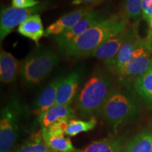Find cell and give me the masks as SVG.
Returning a JSON list of instances; mask_svg holds the SVG:
<instances>
[{
	"label": "cell",
	"mask_w": 152,
	"mask_h": 152,
	"mask_svg": "<svg viewBox=\"0 0 152 152\" xmlns=\"http://www.w3.org/2000/svg\"><path fill=\"white\" fill-rule=\"evenodd\" d=\"M41 2L39 0H12L11 7L14 8L26 9L35 7Z\"/></svg>",
	"instance_id": "obj_24"
},
{
	"label": "cell",
	"mask_w": 152,
	"mask_h": 152,
	"mask_svg": "<svg viewBox=\"0 0 152 152\" xmlns=\"http://www.w3.org/2000/svg\"><path fill=\"white\" fill-rule=\"evenodd\" d=\"M54 4V0H43L35 7L26 9L6 7L1 9L0 16V42H2L14 28L20 26L30 16L40 14Z\"/></svg>",
	"instance_id": "obj_7"
},
{
	"label": "cell",
	"mask_w": 152,
	"mask_h": 152,
	"mask_svg": "<svg viewBox=\"0 0 152 152\" xmlns=\"http://www.w3.org/2000/svg\"><path fill=\"white\" fill-rule=\"evenodd\" d=\"M123 140L121 137H108L93 141L82 149L75 152H123Z\"/></svg>",
	"instance_id": "obj_17"
},
{
	"label": "cell",
	"mask_w": 152,
	"mask_h": 152,
	"mask_svg": "<svg viewBox=\"0 0 152 152\" xmlns=\"http://www.w3.org/2000/svg\"><path fill=\"white\" fill-rule=\"evenodd\" d=\"M129 26L128 18L123 15H112L92 26L78 37L58 47L64 56L82 57L90 55L108 39Z\"/></svg>",
	"instance_id": "obj_1"
},
{
	"label": "cell",
	"mask_w": 152,
	"mask_h": 152,
	"mask_svg": "<svg viewBox=\"0 0 152 152\" xmlns=\"http://www.w3.org/2000/svg\"><path fill=\"white\" fill-rule=\"evenodd\" d=\"M81 73L74 71L62 77L56 94V105H70L79 89Z\"/></svg>",
	"instance_id": "obj_10"
},
{
	"label": "cell",
	"mask_w": 152,
	"mask_h": 152,
	"mask_svg": "<svg viewBox=\"0 0 152 152\" xmlns=\"http://www.w3.org/2000/svg\"><path fill=\"white\" fill-rule=\"evenodd\" d=\"M49 152H54V151H49Z\"/></svg>",
	"instance_id": "obj_28"
},
{
	"label": "cell",
	"mask_w": 152,
	"mask_h": 152,
	"mask_svg": "<svg viewBox=\"0 0 152 152\" xmlns=\"http://www.w3.org/2000/svg\"><path fill=\"white\" fill-rule=\"evenodd\" d=\"M142 37L138 32V22L130 25L126 37L115 58L106 64L111 73L116 75L132 58L133 54L142 40Z\"/></svg>",
	"instance_id": "obj_8"
},
{
	"label": "cell",
	"mask_w": 152,
	"mask_h": 152,
	"mask_svg": "<svg viewBox=\"0 0 152 152\" xmlns=\"http://www.w3.org/2000/svg\"><path fill=\"white\" fill-rule=\"evenodd\" d=\"M22 62L3 49L0 53V80L2 83H14L20 73Z\"/></svg>",
	"instance_id": "obj_13"
},
{
	"label": "cell",
	"mask_w": 152,
	"mask_h": 152,
	"mask_svg": "<svg viewBox=\"0 0 152 152\" xmlns=\"http://www.w3.org/2000/svg\"><path fill=\"white\" fill-rule=\"evenodd\" d=\"M92 11L90 7H84L68 13L57 19L56 21L49 26L45 30V37L56 36L61 35L73 28L75 25L85 15Z\"/></svg>",
	"instance_id": "obj_11"
},
{
	"label": "cell",
	"mask_w": 152,
	"mask_h": 152,
	"mask_svg": "<svg viewBox=\"0 0 152 152\" xmlns=\"http://www.w3.org/2000/svg\"><path fill=\"white\" fill-rule=\"evenodd\" d=\"M152 61V32H148L137 47L132 58L117 74L122 86L131 89L134 82L149 67Z\"/></svg>",
	"instance_id": "obj_5"
},
{
	"label": "cell",
	"mask_w": 152,
	"mask_h": 152,
	"mask_svg": "<svg viewBox=\"0 0 152 152\" xmlns=\"http://www.w3.org/2000/svg\"><path fill=\"white\" fill-rule=\"evenodd\" d=\"M96 123H97V121H96V118H92L87 121L71 119L68 123L65 134L68 137H74L81 132H89V131L94 130Z\"/></svg>",
	"instance_id": "obj_22"
},
{
	"label": "cell",
	"mask_w": 152,
	"mask_h": 152,
	"mask_svg": "<svg viewBox=\"0 0 152 152\" xmlns=\"http://www.w3.org/2000/svg\"><path fill=\"white\" fill-rule=\"evenodd\" d=\"M50 151L44 141L41 129L31 134L16 152H49Z\"/></svg>",
	"instance_id": "obj_21"
},
{
	"label": "cell",
	"mask_w": 152,
	"mask_h": 152,
	"mask_svg": "<svg viewBox=\"0 0 152 152\" xmlns=\"http://www.w3.org/2000/svg\"><path fill=\"white\" fill-rule=\"evenodd\" d=\"M18 33L38 45L45 34L40 14H35L26 19L18 27Z\"/></svg>",
	"instance_id": "obj_16"
},
{
	"label": "cell",
	"mask_w": 152,
	"mask_h": 152,
	"mask_svg": "<svg viewBox=\"0 0 152 152\" xmlns=\"http://www.w3.org/2000/svg\"><path fill=\"white\" fill-rule=\"evenodd\" d=\"M58 62V55L51 47H37L22 61L20 78L28 86L38 85L52 73Z\"/></svg>",
	"instance_id": "obj_4"
},
{
	"label": "cell",
	"mask_w": 152,
	"mask_h": 152,
	"mask_svg": "<svg viewBox=\"0 0 152 152\" xmlns=\"http://www.w3.org/2000/svg\"><path fill=\"white\" fill-rule=\"evenodd\" d=\"M75 118V111L70 105H56L55 104L38 116V122L41 128H46L53 123L61 120L71 121Z\"/></svg>",
	"instance_id": "obj_15"
},
{
	"label": "cell",
	"mask_w": 152,
	"mask_h": 152,
	"mask_svg": "<svg viewBox=\"0 0 152 152\" xmlns=\"http://www.w3.org/2000/svg\"><path fill=\"white\" fill-rule=\"evenodd\" d=\"M139 113L137 102L130 89L113 87L104 104L102 115L113 130L131 122Z\"/></svg>",
	"instance_id": "obj_3"
},
{
	"label": "cell",
	"mask_w": 152,
	"mask_h": 152,
	"mask_svg": "<svg viewBox=\"0 0 152 152\" xmlns=\"http://www.w3.org/2000/svg\"><path fill=\"white\" fill-rule=\"evenodd\" d=\"M152 16V0H143L142 4V18L147 23Z\"/></svg>",
	"instance_id": "obj_25"
},
{
	"label": "cell",
	"mask_w": 152,
	"mask_h": 152,
	"mask_svg": "<svg viewBox=\"0 0 152 152\" xmlns=\"http://www.w3.org/2000/svg\"><path fill=\"white\" fill-rule=\"evenodd\" d=\"M104 0H73V4L80 5V4H89L95 5L103 1Z\"/></svg>",
	"instance_id": "obj_26"
},
{
	"label": "cell",
	"mask_w": 152,
	"mask_h": 152,
	"mask_svg": "<svg viewBox=\"0 0 152 152\" xmlns=\"http://www.w3.org/2000/svg\"><path fill=\"white\" fill-rule=\"evenodd\" d=\"M42 137L47 147L54 152H75L77 150L74 148L71 139L66 135L42 134Z\"/></svg>",
	"instance_id": "obj_20"
},
{
	"label": "cell",
	"mask_w": 152,
	"mask_h": 152,
	"mask_svg": "<svg viewBox=\"0 0 152 152\" xmlns=\"http://www.w3.org/2000/svg\"><path fill=\"white\" fill-rule=\"evenodd\" d=\"M113 78L110 73L99 68L90 76L77 98V107L84 120L102 115L104 104L113 89Z\"/></svg>",
	"instance_id": "obj_2"
},
{
	"label": "cell",
	"mask_w": 152,
	"mask_h": 152,
	"mask_svg": "<svg viewBox=\"0 0 152 152\" xmlns=\"http://www.w3.org/2000/svg\"><path fill=\"white\" fill-rule=\"evenodd\" d=\"M106 17H104L99 11L92 10L80 19L73 28L54 37V39L58 47L61 46L64 43L71 40L73 38L78 37L90 29L92 26L102 21Z\"/></svg>",
	"instance_id": "obj_9"
},
{
	"label": "cell",
	"mask_w": 152,
	"mask_h": 152,
	"mask_svg": "<svg viewBox=\"0 0 152 152\" xmlns=\"http://www.w3.org/2000/svg\"><path fill=\"white\" fill-rule=\"evenodd\" d=\"M62 77L58 76L51 82L42 90L33 105V113L39 116L44 112L55 105L56 100V94Z\"/></svg>",
	"instance_id": "obj_14"
},
{
	"label": "cell",
	"mask_w": 152,
	"mask_h": 152,
	"mask_svg": "<svg viewBox=\"0 0 152 152\" xmlns=\"http://www.w3.org/2000/svg\"><path fill=\"white\" fill-rule=\"evenodd\" d=\"M128 27L123 31L108 39L96 50H94L90 56L104 61L106 64L111 62L118 54L120 49L124 42L128 33Z\"/></svg>",
	"instance_id": "obj_12"
},
{
	"label": "cell",
	"mask_w": 152,
	"mask_h": 152,
	"mask_svg": "<svg viewBox=\"0 0 152 152\" xmlns=\"http://www.w3.org/2000/svg\"><path fill=\"white\" fill-rule=\"evenodd\" d=\"M143 0H125V16L128 19L140 21L142 18V4Z\"/></svg>",
	"instance_id": "obj_23"
},
{
	"label": "cell",
	"mask_w": 152,
	"mask_h": 152,
	"mask_svg": "<svg viewBox=\"0 0 152 152\" xmlns=\"http://www.w3.org/2000/svg\"><path fill=\"white\" fill-rule=\"evenodd\" d=\"M148 23H149V31H151L152 32V16L151 17V18H150V20H149V22H148Z\"/></svg>",
	"instance_id": "obj_27"
},
{
	"label": "cell",
	"mask_w": 152,
	"mask_h": 152,
	"mask_svg": "<svg viewBox=\"0 0 152 152\" xmlns=\"http://www.w3.org/2000/svg\"><path fill=\"white\" fill-rule=\"evenodd\" d=\"M133 87L139 96L152 110V61L147 71L136 80Z\"/></svg>",
	"instance_id": "obj_18"
},
{
	"label": "cell",
	"mask_w": 152,
	"mask_h": 152,
	"mask_svg": "<svg viewBox=\"0 0 152 152\" xmlns=\"http://www.w3.org/2000/svg\"><path fill=\"white\" fill-rule=\"evenodd\" d=\"M123 152H152V131L143 130L125 145Z\"/></svg>",
	"instance_id": "obj_19"
},
{
	"label": "cell",
	"mask_w": 152,
	"mask_h": 152,
	"mask_svg": "<svg viewBox=\"0 0 152 152\" xmlns=\"http://www.w3.org/2000/svg\"><path fill=\"white\" fill-rule=\"evenodd\" d=\"M21 106L13 96L1 111L0 118V152H10L16 143Z\"/></svg>",
	"instance_id": "obj_6"
}]
</instances>
